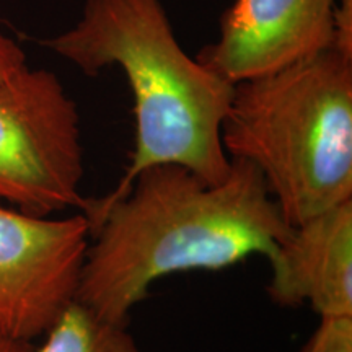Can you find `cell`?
I'll return each mask as SVG.
<instances>
[{
    "label": "cell",
    "instance_id": "6da1fadb",
    "mask_svg": "<svg viewBox=\"0 0 352 352\" xmlns=\"http://www.w3.org/2000/svg\"><path fill=\"white\" fill-rule=\"evenodd\" d=\"M80 212L90 243L76 300L121 324L157 280L270 258L290 227L259 171L239 158L220 182L182 165L151 166L121 197L85 199Z\"/></svg>",
    "mask_w": 352,
    "mask_h": 352
},
{
    "label": "cell",
    "instance_id": "277c9868",
    "mask_svg": "<svg viewBox=\"0 0 352 352\" xmlns=\"http://www.w3.org/2000/svg\"><path fill=\"white\" fill-rule=\"evenodd\" d=\"M80 116L63 82L26 65L0 82V204L34 215L82 210Z\"/></svg>",
    "mask_w": 352,
    "mask_h": 352
},
{
    "label": "cell",
    "instance_id": "30bf717a",
    "mask_svg": "<svg viewBox=\"0 0 352 352\" xmlns=\"http://www.w3.org/2000/svg\"><path fill=\"white\" fill-rule=\"evenodd\" d=\"M26 67V56L20 44L0 33V82Z\"/></svg>",
    "mask_w": 352,
    "mask_h": 352
},
{
    "label": "cell",
    "instance_id": "52a82bcc",
    "mask_svg": "<svg viewBox=\"0 0 352 352\" xmlns=\"http://www.w3.org/2000/svg\"><path fill=\"white\" fill-rule=\"evenodd\" d=\"M267 259V296L277 307L352 318V199L290 226Z\"/></svg>",
    "mask_w": 352,
    "mask_h": 352
},
{
    "label": "cell",
    "instance_id": "ba28073f",
    "mask_svg": "<svg viewBox=\"0 0 352 352\" xmlns=\"http://www.w3.org/2000/svg\"><path fill=\"white\" fill-rule=\"evenodd\" d=\"M34 352H140L127 324L100 318L77 300L44 333Z\"/></svg>",
    "mask_w": 352,
    "mask_h": 352
},
{
    "label": "cell",
    "instance_id": "8992f818",
    "mask_svg": "<svg viewBox=\"0 0 352 352\" xmlns=\"http://www.w3.org/2000/svg\"><path fill=\"white\" fill-rule=\"evenodd\" d=\"M338 0H235L219 39L197 60L230 83L274 72L328 50L336 36Z\"/></svg>",
    "mask_w": 352,
    "mask_h": 352
},
{
    "label": "cell",
    "instance_id": "7a4b0ae2",
    "mask_svg": "<svg viewBox=\"0 0 352 352\" xmlns=\"http://www.w3.org/2000/svg\"><path fill=\"white\" fill-rule=\"evenodd\" d=\"M41 44L88 77L120 67L129 83L134 147L120 182L96 201L118 199L157 165L226 178L222 124L235 85L183 50L162 0H85L80 20Z\"/></svg>",
    "mask_w": 352,
    "mask_h": 352
},
{
    "label": "cell",
    "instance_id": "8fae6325",
    "mask_svg": "<svg viewBox=\"0 0 352 352\" xmlns=\"http://www.w3.org/2000/svg\"><path fill=\"white\" fill-rule=\"evenodd\" d=\"M0 352H34V344L30 341L15 340L0 331Z\"/></svg>",
    "mask_w": 352,
    "mask_h": 352
},
{
    "label": "cell",
    "instance_id": "5b68a950",
    "mask_svg": "<svg viewBox=\"0 0 352 352\" xmlns=\"http://www.w3.org/2000/svg\"><path fill=\"white\" fill-rule=\"evenodd\" d=\"M90 243L80 210L54 217L0 204V331L33 342L76 302Z\"/></svg>",
    "mask_w": 352,
    "mask_h": 352
},
{
    "label": "cell",
    "instance_id": "3957f363",
    "mask_svg": "<svg viewBox=\"0 0 352 352\" xmlns=\"http://www.w3.org/2000/svg\"><path fill=\"white\" fill-rule=\"evenodd\" d=\"M228 158L252 164L289 226L352 199V52L331 46L235 83Z\"/></svg>",
    "mask_w": 352,
    "mask_h": 352
},
{
    "label": "cell",
    "instance_id": "9c48e42d",
    "mask_svg": "<svg viewBox=\"0 0 352 352\" xmlns=\"http://www.w3.org/2000/svg\"><path fill=\"white\" fill-rule=\"evenodd\" d=\"M300 352H352V318H321Z\"/></svg>",
    "mask_w": 352,
    "mask_h": 352
}]
</instances>
